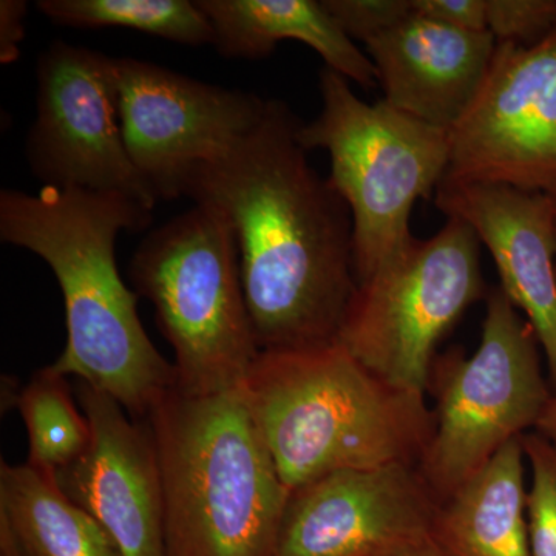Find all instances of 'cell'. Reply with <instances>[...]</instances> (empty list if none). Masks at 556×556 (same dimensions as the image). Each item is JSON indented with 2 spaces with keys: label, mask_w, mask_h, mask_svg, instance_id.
Returning a JSON list of instances; mask_svg holds the SVG:
<instances>
[{
  "label": "cell",
  "mask_w": 556,
  "mask_h": 556,
  "mask_svg": "<svg viewBox=\"0 0 556 556\" xmlns=\"http://www.w3.org/2000/svg\"><path fill=\"white\" fill-rule=\"evenodd\" d=\"M383 101L438 129L452 131L484 84L495 36L412 14L365 42Z\"/></svg>",
  "instance_id": "cell-15"
},
{
  "label": "cell",
  "mask_w": 556,
  "mask_h": 556,
  "mask_svg": "<svg viewBox=\"0 0 556 556\" xmlns=\"http://www.w3.org/2000/svg\"><path fill=\"white\" fill-rule=\"evenodd\" d=\"M533 431L546 438L556 447V386L552 390V396L548 399L546 408H544L543 415H541Z\"/></svg>",
  "instance_id": "cell-26"
},
{
  "label": "cell",
  "mask_w": 556,
  "mask_h": 556,
  "mask_svg": "<svg viewBox=\"0 0 556 556\" xmlns=\"http://www.w3.org/2000/svg\"><path fill=\"white\" fill-rule=\"evenodd\" d=\"M526 466L521 437L441 504L433 540L444 556H532Z\"/></svg>",
  "instance_id": "cell-17"
},
{
  "label": "cell",
  "mask_w": 556,
  "mask_h": 556,
  "mask_svg": "<svg viewBox=\"0 0 556 556\" xmlns=\"http://www.w3.org/2000/svg\"><path fill=\"white\" fill-rule=\"evenodd\" d=\"M530 471L527 525L532 556H556V447L536 431L522 437Z\"/></svg>",
  "instance_id": "cell-21"
},
{
  "label": "cell",
  "mask_w": 556,
  "mask_h": 556,
  "mask_svg": "<svg viewBox=\"0 0 556 556\" xmlns=\"http://www.w3.org/2000/svg\"><path fill=\"white\" fill-rule=\"evenodd\" d=\"M153 208L119 193L43 186L38 193L0 192V240L42 258L60 283L67 343L51 367L109 394L146 420L177 387L139 320L137 292L116 266V239L141 232Z\"/></svg>",
  "instance_id": "cell-2"
},
{
  "label": "cell",
  "mask_w": 556,
  "mask_h": 556,
  "mask_svg": "<svg viewBox=\"0 0 556 556\" xmlns=\"http://www.w3.org/2000/svg\"><path fill=\"white\" fill-rule=\"evenodd\" d=\"M324 108L302 124L300 142L324 149L329 182L353 218L357 283L412 243L409 218L416 201L430 199L450 164V131L391 108L368 104L334 70L320 72Z\"/></svg>",
  "instance_id": "cell-6"
},
{
  "label": "cell",
  "mask_w": 556,
  "mask_h": 556,
  "mask_svg": "<svg viewBox=\"0 0 556 556\" xmlns=\"http://www.w3.org/2000/svg\"><path fill=\"white\" fill-rule=\"evenodd\" d=\"M16 407L27 430V463L38 470L54 477L89 448V417L73 397L67 378L51 365L22 388Z\"/></svg>",
  "instance_id": "cell-20"
},
{
  "label": "cell",
  "mask_w": 556,
  "mask_h": 556,
  "mask_svg": "<svg viewBox=\"0 0 556 556\" xmlns=\"http://www.w3.org/2000/svg\"><path fill=\"white\" fill-rule=\"evenodd\" d=\"M28 3L24 0L0 2V62L13 64L21 58V43L25 38V16Z\"/></svg>",
  "instance_id": "cell-25"
},
{
  "label": "cell",
  "mask_w": 556,
  "mask_h": 556,
  "mask_svg": "<svg viewBox=\"0 0 556 556\" xmlns=\"http://www.w3.org/2000/svg\"><path fill=\"white\" fill-rule=\"evenodd\" d=\"M131 163L159 200H177L197 167L225 156L262 121L268 100L174 70L115 58Z\"/></svg>",
  "instance_id": "cell-10"
},
{
  "label": "cell",
  "mask_w": 556,
  "mask_h": 556,
  "mask_svg": "<svg viewBox=\"0 0 556 556\" xmlns=\"http://www.w3.org/2000/svg\"><path fill=\"white\" fill-rule=\"evenodd\" d=\"M0 556H123L100 522L30 464L0 466Z\"/></svg>",
  "instance_id": "cell-18"
},
{
  "label": "cell",
  "mask_w": 556,
  "mask_h": 556,
  "mask_svg": "<svg viewBox=\"0 0 556 556\" xmlns=\"http://www.w3.org/2000/svg\"><path fill=\"white\" fill-rule=\"evenodd\" d=\"M444 178L556 199V30L530 47L496 42L481 90L450 131Z\"/></svg>",
  "instance_id": "cell-11"
},
{
  "label": "cell",
  "mask_w": 556,
  "mask_h": 556,
  "mask_svg": "<svg viewBox=\"0 0 556 556\" xmlns=\"http://www.w3.org/2000/svg\"><path fill=\"white\" fill-rule=\"evenodd\" d=\"M129 266L135 291L152 303L174 350L175 388L214 396L243 387L260 348L225 212L193 204L150 230Z\"/></svg>",
  "instance_id": "cell-5"
},
{
  "label": "cell",
  "mask_w": 556,
  "mask_h": 556,
  "mask_svg": "<svg viewBox=\"0 0 556 556\" xmlns=\"http://www.w3.org/2000/svg\"><path fill=\"white\" fill-rule=\"evenodd\" d=\"M486 295L477 232L447 218L357 283L338 340L372 375L426 396L439 342Z\"/></svg>",
  "instance_id": "cell-8"
},
{
  "label": "cell",
  "mask_w": 556,
  "mask_h": 556,
  "mask_svg": "<svg viewBox=\"0 0 556 556\" xmlns=\"http://www.w3.org/2000/svg\"><path fill=\"white\" fill-rule=\"evenodd\" d=\"M51 22L73 28H126L181 43L214 46V30L197 0H39Z\"/></svg>",
  "instance_id": "cell-19"
},
{
  "label": "cell",
  "mask_w": 556,
  "mask_h": 556,
  "mask_svg": "<svg viewBox=\"0 0 556 556\" xmlns=\"http://www.w3.org/2000/svg\"><path fill=\"white\" fill-rule=\"evenodd\" d=\"M419 16L466 31H489L486 0H412Z\"/></svg>",
  "instance_id": "cell-24"
},
{
  "label": "cell",
  "mask_w": 556,
  "mask_h": 556,
  "mask_svg": "<svg viewBox=\"0 0 556 556\" xmlns=\"http://www.w3.org/2000/svg\"><path fill=\"white\" fill-rule=\"evenodd\" d=\"M302 124L268 100L257 126L197 167L182 193L232 225L260 351L334 342L357 288L350 207L311 166Z\"/></svg>",
  "instance_id": "cell-1"
},
{
  "label": "cell",
  "mask_w": 556,
  "mask_h": 556,
  "mask_svg": "<svg viewBox=\"0 0 556 556\" xmlns=\"http://www.w3.org/2000/svg\"><path fill=\"white\" fill-rule=\"evenodd\" d=\"M36 76L38 115L25 146L31 174L43 186L119 193L155 208L124 142L115 58L56 40Z\"/></svg>",
  "instance_id": "cell-9"
},
{
  "label": "cell",
  "mask_w": 556,
  "mask_h": 556,
  "mask_svg": "<svg viewBox=\"0 0 556 556\" xmlns=\"http://www.w3.org/2000/svg\"><path fill=\"white\" fill-rule=\"evenodd\" d=\"M78 404L91 426L79 459L54 475L58 485L100 522L123 556H167L159 453L146 420L80 382Z\"/></svg>",
  "instance_id": "cell-13"
},
{
  "label": "cell",
  "mask_w": 556,
  "mask_h": 556,
  "mask_svg": "<svg viewBox=\"0 0 556 556\" xmlns=\"http://www.w3.org/2000/svg\"><path fill=\"white\" fill-rule=\"evenodd\" d=\"M339 27L353 40L375 38L413 13L412 0H321Z\"/></svg>",
  "instance_id": "cell-23"
},
{
  "label": "cell",
  "mask_w": 556,
  "mask_h": 556,
  "mask_svg": "<svg viewBox=\"0 0 556 556\" xmlns=\"http://www.w3.org/2000/svg\"><path fill=\"white\" fill-rule=\"evenodd\" d=\"M434 204L489 249L501 289L527 318L556 386V199L506 185L444 178Z\"/></svg>",
  "instance_id": "cell-14"
},
{
  "label": "cell",
  "mask_w": 556,
  "mask_h": 556,
  "mask_svg": "<svg viewBox=\"0 0 556 556\" xmlns=\"http://www.w3.org/2000/svg\"><path fill=\"white\" fill-rule=\"evenodd\" d=\"M428 391L434 430L417 466L442 504L508 442L535 430L552 396L535 331L503 289L486 295L478 350L438 354Z\"/></svg>",
  "instance_id": "cell-7"
},
{
  "label": "cell",
  "mask_w": 556,
  "mask_h": 556,
  "mask_svg": "<svg viewBox=\"0 0 556 556\" xmlns=\"http://www.w3.org/2000/svg\"><path fill=\"white\" fill-rule=\"evenodd\" d=\"M228 60H265L281 40H299L362 89L379 86L375 65L339 27L321 0H197Z\"/></svg>",
  "instance_id": "cell-16"
},
{
  "label": "cell",
  "mask_w": 556,
  "mask_h": 556,
  "mask_svg": "<svg viewBox=\"0 0 556 556\" xmlns=\"http://www.w3.org/2000/svg\"><path fill=\"white\" fill-rule=\"evenodd\" d=\"M159 453L167 556H274L289 495L243 388L169 391L146 419Z\"/></svg>",
  "instance_id": "cell-4"
},
{
  "label": "cell",
  "mask_w": 556,
  "mask_h": 556,
  "mask_svg": "<svg viewBox=\"0 0 556 556\" xmlns=\"http://www.w3.org/2000/svg\"><path fill=\"white\" fill-rule=\"evenodd\" d=\"M241 388L288 492L334 471L419 464L434 430L424 394L372 375L339 340L260 351Z\"/></svg>",
  "instance_id": "cell-3"
},
{
  "label": "cell",
  "mask_w": 556,
  "mask_h": 556,
  "mask_svg": "<svg viewBox=\"0 0 556 556\" xmlns=\"http://www.w3.org/2000/svg\"><path fill=\"white\" fill-rule=\"evenodd\" d=\"M441 501L417 464L343 470L291 490L274 556H386L433 538Z\"/></svg>",
  "instance_id": "cell-12"
},
{
  "label": "cell",
  "mask_w": 556,
  "mask_h": 556,
  "mask_svg": "<svg viewBox=\"0 0 556 556\" xmlns=\"http://www.w3.org/2000/svg\"><path fill=\"white\" fill-rule=\"evenodd\" d=\"M386 556H444L438 544L434 543L433 538L424 541V543L416 544V546L405 548V551L396 552Z\"/></svg>",
  "instance_id": "cell-27"
},
{
  "label": "cell",
  "mask_w": 556,
  "mask_h": 556,
  "mask_svg": "<svg viewBox=\"0 0 556 556\" xmlns=\"http://www.w3.org/2000/svg\"><path fill=\"white\" fill-rule=\"evenodd\" d=\"M486 28L496 42L533 46L556 30V0H486Z\"/></svg>",
  "instance_id": "cell-22"
}]
</instances>
